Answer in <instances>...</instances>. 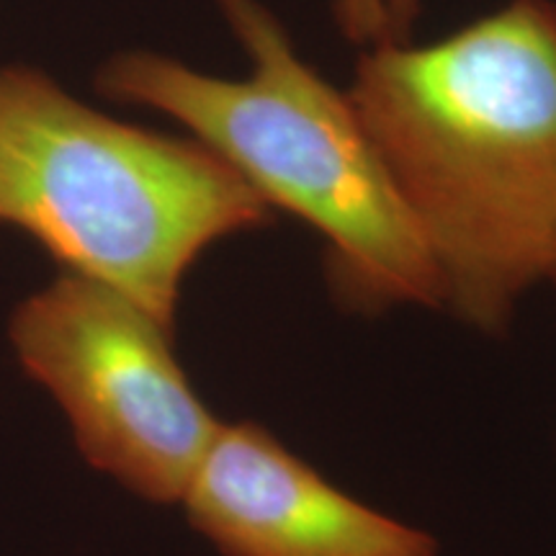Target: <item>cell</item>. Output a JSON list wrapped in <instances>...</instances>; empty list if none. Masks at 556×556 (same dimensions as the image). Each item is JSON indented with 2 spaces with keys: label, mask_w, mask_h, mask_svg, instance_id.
Listing matches in <instances>:
<instances>
[{
  "label": "cell",
  "mask_w": 556,
  "mask_h": 556,
  "mask_svg": "<svg viewBox=\"0 0 556 556\" xmlns=\"http://www.w3.org/2000/svg\"><path fill=\"white\" fill-rule=\"evenodd\" d=\"M348 96L426 240L443 309L505 332L556 266V3L510 0L430 45L368 47Z\"/></svg>",
  "instance_id": "1"
},
{
  "label": "cell",
  "mask_w": 556,
  "mask_h": 556,
  "mask_svg": "<svg viewBox=\"0 0 556 556\" xmlns=\"http://www.w3.org/2000/svg\"><path fill=\"white\" fill-rule=\"evenodd\" d=\"M250 58L219 78L155 52L103 62L109 99L170 116L274 212L323 240L332 291L356 312L443 309L435 263L348 90L330 86L258 0H217Z\"/></svg>",
  "instance_id": "2"
},
{
  "label": "cell",
  "mask_w": 556,
  "mask_h": 556,
  "mask_svg": "<svg viewBox=\"0 0 556 556\" xmlns=\"http://www.w3.org/2000/svg\"><path fill=\"white\" fill-rule=\"evenodd\" d=\"M274 208L199 144L131 127L31 67H0V225L67 274L176 325L201 255L274 222Z\"/></svg>",
  "instance_id": "3"
},
{
  "label": "cell",
  "mask_w": 556,
  "mask_h": 556,
  "mask_svg": "<svg viewBox=\"0 0 556 556\" xmlns=\"http://www.w3.org/2000/svg\"><path fill=\"white\" fill-rule=\"evenodd\" d=\"M9 340L90 467L144 503H180L222 417L191 384L170 325L62 270L18 304Z\"/></svg>",
  "instance_id": "4"
},
{
  "label": "cell",
  "mask_w": 556,
  "mask_h": 556,
  "mask_svg": "<svg viewBox=\"0 0 556 556\" xmlns=\"http://www.w3.org/2000/svg\"><path fill=\"white\" fill-rule=\"evenodd\" d=\"M178 507L219 556H441L435 533L345 492L255 420H222Z\"/></svg>",
  "instance_id": "5"
},
{
  "label": "cell",
  "mask_w": 556,
  "mask_h": 556,
  "mask_svg": "<svg viewBox=\"0 0 556 556\" xmlns=\"http://www.w3.org/2000/svg\"><path fill=\"white\" fill-rule=\"evenodd\" d=\"M336 21L348 41L366 50L397 41L387 0H336Z\"/></svg>",
  "instance_id": "6"
},
{
  "label": "cell",
  "mask_w": 556,
  "mask_h": 556,
  "mask_svg": "<svg viewBox=\"0 0 556 556\" xmlns=\"http://www.w3.org/2000/svg\"><path fill=\"white\" fill-rule=\"evenodd\" d=\"M389 3V16H392L394 26V39L405 41L409 34V26L417 16V0H387Z\"/></svg>",
  "instance_id": "7"
},
{
  "label": "cell",
  "mask_w": 556,
  "mask_h": 556,
  "mask_svg": "<svg viewBox=\"0 0 556 556\" xmlns=\"http://www.w3.org/2000/svg\"><path fill=\"white\" fill-rule=\"evenodd\" d=\"M548 281H552L554 287H556V266H554V270H552V278H548Z\"/></svg>",
  "instance_id": "8"
}]
</instances>
